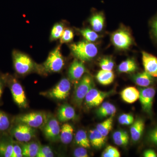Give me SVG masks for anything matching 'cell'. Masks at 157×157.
Returning a JSON list of instances; mask_svg holds the SVG:
<instances>
[{"label":"cell","mask_w":157,"mask_h":157,"mask_svg":"<svg viewBox=\"0 0 157 157\" xmlns=\"http://www.w3.org/2000/svg\"><path fill=\"white\" fill-rule=\"evenodd\" d=\"M104 14L100 12L93 15L90 19V23L94 31L100 32L104 28Z\"/></svg>","instance_id":"25"},{"label":"cell","mask_w":157,"mask_h":157,"mask_svg":"<svg viewBox=\"0 0 157 157\" xmlns=\"http://www.w3.org/2000/svg\"><path fill=\"white\" fill-rule=\"evenodd\" d=\"M76 116L75 109L69 104H64L59 107L58 111L57 117L59 121L65 122L73 119Z\"/></svg>","instance_id":"15"},{"label":"cell","mask_w":157,"mask_h":157,"mask_svg":"<svg viewBox=\"0 0 157 157\" xmlns=\"http://www.w3.org/2000/svg\"><path fill=\"white\" fill-rule=\"evenodd\" d=\"M10 126V121L4 112L0 111V131H6Z\"/></svg>","instance_id":"37"},{"label":"cell","mask_w":157,"mask_h":157,"mask_svg":"<svg viewBox=\"0 0 157 157\" xmlns=\"http://www.w3.org/2000/svg\"><path fill=\"white\" fill-rule=\"evenodd\" d=\"M119 123L124 125H130L134 122V118L132 114L124 113L118 118Z\"/></svg>","instance_id":"34"},{"label":"cell","mask_w":157,"mask_h":157,"mask_svg":"<svg viewBox=\"0 0 157 157\" xmlns=\"http://www.w3.org/2000/svg\"><path fill=\"white\" fill-rule=\"evenodd\" d=\"M80 33L84 39L90 42H95L99 37L95 31L88 28L82 29L80 30Z\"/></svg>","instance_id":"30"},{"label":"cell","mask_w":157,"mask_h":157,"mask_svg":"<svg viewBox=\"0 0 157 157\" xmlns=\"http://www.w3.org/2000/svg\"><path fill=\"white\" fill-rule=\"evenodd\" d=\"M64 30V26L62 24H56L52 29L50 36L51 40H57L60 38Z\"/></svg>","instance_id":"31"},{"label":"cell","mask_w":157,"mask_h":157,"mask_svg":"<svg viewBox=\"0 0 157 157\" xmlns=\"http://www.w3.org/2000/svg\"><path fill=\"white\" fill-rule=\"evenodd\" d=\"M2 82L0 81V98L2 97Z\"/></svg>","instance_id":"43"},{"label":"cell","mask_w":157,"mask_h":157,"mask_svg":"<svg viewBox=\"0 0 157 157\" xmlns=\"http://www.w3.org/2000/svg\"><path fill=\"white\" fill-rule=\"evenodd\" d=\"M17 121L20 124H25L32 128H39L45 124L46 117L42 113L32 112L23 114L17 117Z\"/></svg>","instance_id":"6"},{"label":"cell","mask_w":157,"mask_h":157,"mask_svg":"<svg viewBox=\"0 0 157 157\" xmlns=\"http://www.w3.org/2000/svg\"><path fill=\"white\" fill-rule=\"evenodd\" d=\"M99 65L102 70L112 71L114 67V64L112 59L107 57L101 59L99 63Z\"/></svg>","instance_id":"32"},{"label":"cell","mask_w":157,"mask_h":157,"mask_svg":"<svg viewBox=\"0 0 157 157\" xmlns=\"http://www.w3.org/2000/svg\"><path fill=\"white\" fill-rule=\"evenodd\" d=\"M13 60L14 69L18 74L25 75L34 69L33 62L25 54L14 51L13 52Z\"/></svg>","instance_id":"2"},{"label":"cell","mask_w":157,"mask_h":157,"mask_svg":"<svg viewBox=\"0 0 157 157\" xmlns=\"http://www.w3.org/2000/svg\"><path fill=\"white\" fill-rule=\"evenodd\" d=\"M139 99L144 111L148 113H151L154 98L155 95V90L153 87L140 88Z\"/></svg>","instance_id":"11"},{"label":"cell","mask_w":157,"mask_h":157,"mask_svg":"<svg viewBox=\"0 0 157 157\" xmlns=\"http://www.w3.org/2000/svg\"><path fill=\"white\" fill-rule=\"evenodd\" d=\"M144 156L145 157H156L157 154L155 151L151 149H149L144 152Z\"/></svg>","instance_id":"42"},{"label":"cell","mask_w":157,"mask_h":157,"mask_svg":"<svg viewBox=\"0 0 157 157\" xmlns=\"http://www.w3.org/2000/svg\"><path fill=\"white\" fill-rule=\"evenodd\" d=\"M143 65L145 72L154 77H157V58L146 52H142Z\"/></svg>","instance_id":"13"},{"label":"cell","mask_w":157,"mask_h":157,"mask_svg":"<svg viewBox=\"0 0 157 157\" xmlns=\"http://www.w3.org/2000/svg\"><path fill=\"white\" fill-rule=\"evenodd\" d=\"M148 139L152 143L157 145V126L152 129L149 132Z\"/></svg>","instance_id":"40"},{"label":"cell","mask_w":157,"mask_h":157,"mask_svg":"<svg viewBox=\"0 0 157 157\" xmlns=\"http://www.w3.org/2000/svg\"><path fill=\"white\" fill-rule=\"evenodd\" d=\"M103 157H120L121 154L117 148L114 147L107 146L102 154Z\"/></svg>","instance_id":"33"},{"label":"cell","mask_w":157,"mask_h":157,"mask_svg":"<svg viewBox=\"0 0 157 157\" xmlns=\"http://www.w3.org/2000/svg\"><path fill=\"white\" fill-rule=\"evenodd\" d=\"M112 91H101L97 89L93 88L87 93L85 98V102L88 107H96L102 104L104 99L109 97Z\"/></svg>","instance_id":"8"},{"label":"cell","mask_w":157,"mask_h":157,"mask_svg":"<svg viewBox=\"0 0 157 157\" xmlns=\"http://www.w3.org/2000/svg\"><path fill=\"white\" fill-rule=\"evenodd\" d=\"M116 111L115 106L109 102H105L101 104L98 108L97 114L99 117H106L114 115Z\"/></svg>","instance_id":"20"},{"label":"cell","mask_w":157,"mask_h":157,"mask_svg":"<svg viewBox=\"0 0 157 157\" xmlns=\"http://www.w3.org/2000/svg\"><path fill=\"white\" fill-rule=\"evenodd\" d=\"M24 144L21 146L22 154L26 157H35L37 156L39 152L40 145L36 142H30Z\"/></svg>","instance_id":"23"},{"label":"cell","mask_w":157,"mask_h":157,"mask_svg":"<svg viewBox=\"0 0 157 157\" xmlns=\"http://www.w3.org/2000/svg\"><path fill=\"white\" fill-rule=\"evenodd\" d=\"M54 154L50 147L40 146L36 157H53Z\"/></svg>","instance_id":"35"},{"label":"cell","mask_w":157,"mask_h":157,"mask_svg":"<svg viewBox=\"0 0 157 157\" xmlns=\"http://www.w3.org/2000/svg\"><path fill=\"white\" fill-rule=\"evenodd\" d=\"M85 71L86 68L83 62L75 59L69 68V78L72 81H77L82 78Z\"/></svg>","instance_id":"14"},{"label":"cell","mask_w":157,"mask_h":157,"mask_svg":"<svg viewBox=\"0 0 157 157\" xmlns=\"http://www.w3.org/2000/svg\"><path fill=\"white\" fill-rule=\"evenodd\" d=\"M113 115L111 116L106 120L98 124L96 129L104 137H107L112 128Z\"/></svg>","instance_id":"27"},{"label":"cell","mask_w":157,"mask_h":157,"mask_svg":"<svg viewBox=\"0 0 157 157\" xmlns=\"http://www.w3.org/2000/svg\"><path fill=\"white\" fill-rule=\"evenodd\" d=\"M74 157H89L87 151L85 147L80 146L76 148L73 153Z\"/></svg>","instance_id":"38"},{"label":"cell","mask_w":157,"mask_h":157,"mask_svg":"<svg viewBox=\"0 0 157 157\" xmlns=\"http://www.w3.org/2000/svg\"><path fill=\"white\" fill-rule=\"evenodd\" d=\"M14 144L10 141L0 142V155L5 157H11Z\"/></svg>","instance_id":"29"},{"label":"cell","mask_w":157,"mask_h":157,"mask_svg":"<svg viewBox=\"0 0 157 157\" xmlns=\"http://www.w3.org/2000/svg\"><path fill=\"white\" fill-rule=\"evenodd\" d=\"M89 140L92 146L96 148L100 149L105 144L106 137L103 136L97 129H93L90 131Z\"/></svg>","instance_id":"17"},{"label":"cell","mask_w":157,"mask_h":157,"mask_svg":"<svg viewBox=\"0 0 157 157\" xmlns=\"http://www.w3.org/2000/svg\"><path fill=\"white\" fill-rule=\"evenodd\" d=\"M11 91L15 103L19 107L25 108L27 106V101L25 93L21 85L14 80L11 85Z\"/></svg>","instance_id":"12"},{"label":"cell","mask_w":157,"mask_h":157,"mask_svg":"<svg viewBox=\"0 0 157 157\" xmlns=\"http://www.w3.org/2000/svg\"><path fill=\"white\" fill-rule=\"evenodd\" d=\"M71 90V83L67 78H63L48 93L50 98L58 100H64L67 98Z\"/></svg>","instance_id":"7"},{"label":"cell","mask_w":157,"mask_h":157,"mask_svg":"<svg viewBox=\"0 0 157 157\" xmlns=\"http://www.w3.org/2000/svg\"><path fill=\"white\" fill-rule=\"evenodd\" d=\"M153 77L144 71L134 75L133 79L135 83L139 86L146 87L153 82Z\"/></svg>","instance_id":"19"},{"label":"cell","mask_w":157,"mask_h":157,"mask_svg":"<svg viewBox=\"0 0 157 157\" xmlns=\"http://www.w3.org/2000/svg\"><path fill=\"white\" fill-rule=\"evenodd\" d=\"M144 129V122L141 119H138L132 124L130 129L131 137L134 141H138L141 137Z\"/></svg>","instance_id":"18"},{"label":"cell","mask_w":157,"mask_h":157,"mask_svg":"<svg viewBox=\"0 0 157 157\" xmlns=\"http://www.w3.org/2000/svg\"><path fill=\"white\" fill-rule=\"evenodd\" d=\"M22 149L18 144H14L13 146V152L11 157H22Z\"/></svg>","instance_id":"41"},{"label":"cell","mask_w":157,"mask_h":157,"mask_svg":"<svg viewBox=\"0 0 157 157\" xmlns=\"http://www.w3.org/2000/svg\"><path fill=\"white\" fill-rule=\"evenodd\" d=\"M111 41L116 48L127 50L133 44V39L127 29L121 28L116 31L111 35Z\"/></svg>","instance_id":"5"},{"label":"cell","mask_w":157,"mask_h":157,"mask_svg":"<svg viewBox=\"0 0 157 157\" xmlns=\"http://www.w3.org/2000/svg\"><path fill=\"white\" fill-rule=\"evenodd\" d=\"M138 69L135 60L128 59L121 63L118 67V70L120 73H134Z\"/></svg>","instance_id":"24"},{"label":"cell","mask_w":157,"mask_h":157,"mask_svg":"<svg viewBox=\"0 0 157 157\" xmlns=\"http://www.w3.org/2000/svg\"><path fill=\"white\" fill-rule=\"evenodd\" d=\"M12 131L15 139L20 142H28L36 135V130L34 128L23 124L14 127Z\"/></svg>","instance_id":"9"},{"label":"cell","mask_w":157,"mask_h":157,"mask_svg":"<svg viewBox=\"0 0 157 157\" xmlns=\"http://www.w3.org/2000/svg\"><path fill=\"white\" fill-rule=\"evenodd\" d=\"M73 38L74 34L73 31L70 29H65L60 38L61 43H67L70 42L73 40Z\"/></svg>","instance_id":"36"},{"label":"cell","mask_w":157,"mask_h":157,"mask_svg":"<svg viewBox=\"0 0 157 157\" xmlns=\"http://www.w3.org/2000/svg\"><path fill=\"white\" fill-rule=\"evenodd\" d=\"M151 29L152 36L157 42V16L152 21Z\"/></svg>","instance_id":"39"},{"label":"cell","mask_w":157,"mask_h":157,"mask_svg":"<svg viewBox=\"0 0 157 157\" xmlns=\"http://www.w3.org/2000/svg\"><path fill=\"white\" fill-rule=\"evenodd\" d=\"M94 87L92 77L90 75H85L78 82L74 95V101L77 106H80L86 96L92 88Z\"/></svg>","instance_id":"3"},{"label":"cell","mask_w":157,"mask_h":157,"mask_svg":"<svg viewBox=\"0 0 157 157\" xmlns=\"http://www.w3.org/2000/svg\"><path fill=\"white\" fill-rule=\"evenodd\" d=\"M96 78L102 85H108L112 83L114 80V73L112 71L101 70L97 73Z\"/></svg>","instance_id":"21"},{"label":"cell","mask_w":157,"mask_h":157,"mask_svg":"<svg viewBox=\"0 0 157 157\" xmlns=\"http://www.w3.org/2000/svg\"><path fill=\"white\" fill-rule=\"evenodd\" d=\"M122 99L128 104H133L139 99V90L133 86L126 88L121 93Z\"/></svg>","instance_id":"16"},{"label":"cell","mask_w":157,"mask_h":157,"mask_svg":"<svg viewBox=\"0 0 157 157\" xmlns=\"http://www.w3.org/2000/svg\"><path fill=\"white\" fill-rule=\"evenodd\" d=\"M74 129L71 125L65 124L61 129L60 139L64 144L70 143L73 140Z\"/></svg>","instance_id":"22"},{"label":"cell","mask_w":157,"mask_h":157,"mask_svg":"<svg viewBox=\"0 0 157 157\" xmlns=\"http://www.w3.org/2000/svg\"><path fill=\"white\" fill-rule=\"evenodd\" d=\"M43 131L45 137L51 141H56L60 139L61 129L58 121L55 118L46 121Z\"/></svg>","instance_id":"10"},{"label":"cell","mask_w":157,"mask_h":157,"mask_svg":"<svg viewBox=\"0 0 157 157\" xmlns=\"http://www.w3.org/2000/svg\"><path fill=\"white\" fill-rule=\"evenodd\" d=\"M70 48L73 55L82 62L92 59L97 55L98 51L94 44L86 40L72 44Z\"/></svg>","instance_id":"1"},{"label":"cell","mask_w":157,"mask_h":157,"mask_svg":"<svg viewBox=\"0 0 157 157\" xmlns=\"http://www.w3.org/2000/svg\"><path fill=\"white\" fill-rule=\"evenodd\" d=\"M113 139L114 143L118 146H126L128 144L129 137L126 131L119 130L113 133Z\"/></svg>","instance_id":"26"},{"label":"cell","mask_w":157,"mask_h":157,"mask_svg":"<svg viewBox=\"0 0 157 157\" xmlns=\"http://www.w3.org/2000/svg\"><path fill=\"white\" fill-rule=\"evenodd\" d=\"M75 140L76 143L79 146L85 148L90 147L89 138H88L86 132L83 130H78L75 136Z\"/></svg>","instance_id":"28"},{"label":"cell","mask_w":157,"mask_h":157,"mask_svg":"<svg viewBox=\"0 0 157 157\" xmlns=\"http://www.w3.org/2000/svg\"><path fill=\"white\" fill-rule=\"evenodd\" d=\"M64 65V61L61 52L60 47L58 46L49 53L44 63V68L48 72L56 73L62 70Z\"/></svg>","instance_id":"4"}]
</instances>
